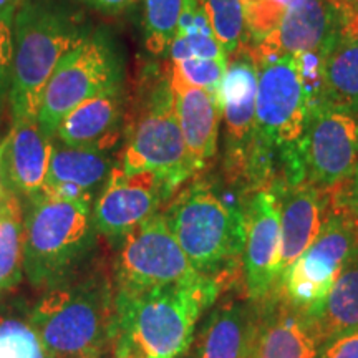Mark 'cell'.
Masks as SVG:
<instances>
[{
  "label": "cell",
  "mask_w": 358,
  "mask_h": 358,
  "mask_svg": "<svg viewBox=\"0 0 358 358\" xmlns=\"http://www.w3.org/2000/svg\"><path fill=\"white\" fill-rule=\"evenodd\" d=\"M118 166L127 174H153L171 192L196 174L179 127L169 70L155 73L143 87Z\"/></svg>",
  "instance_id": "6"
},
{
  "label": "cell",
  "mask_w": 358,
  "mask_h": 358,
  "mask_svg": "<svg viewBox=\"0 0 358 358\" xmlns=\"http://www.w3.org/2000/svg\"><path fill=\"white\" fill-rule=\"evenodd\" d=\"M0 358H45L29 320L0 313Z\"/></svg>",
  "instance_id": "29"
},
{
  "label": "cell",
  "mask_w": 358,
  "mask_h": 358,
  "mask_svg": "<svg viewBox=\"0 0 358 358\" xmlns=\"http://www.w3.org/2000/svg\"><path fill=\"white\" fill-rule=\"evenodd\" d=\"M279 201L280 216V275L310 248L319 236L332 191L297 182L285 185L275 181L271 186Z\"/></svg>",
  "instance_id": "16"
},
{
  "label": "cell",
  "mask_w": 358,
  "mask_h": 358,
  "mask_svg": "<svg viewBox=\"0 0 358 358\" xmlns=\"http://www.w3.org/2000/svg\"><path fill=\"white\" fill-rule=\"evenodd\" d=\"M45 358H92L113 345L115 290L103 277L66 279L45 289L29 313Z\"/></svg>",
  "instance_id": "2"
},
{
  "label": "cell",
  "mask_w": 358,
  "mask_h": 358,
  "mask_svg": "<svg viewBox=\"0 0 358 358\" xmlns=\"http://www.w3.org/2000/svg\"><path fill=\"white\" fill-rule=\"evenodd\" d=\"M24 213L10 189L0 201V295L24 279Z\"/></svg>",
  "instance_id": "25"
},
{
  "label": "cell",
  "mask_w": 358,
  "mask_h": 358,
  "mask_svg": "<svg viewBox=\"0 0 358 358\" xmlns=\"http://www.w3.org/2000/svg\"><path fill=\"white\" fill-rule=\"evenodd\" d=\"M173 192L153 174H127L115 164L93 208L98 234L123 239L128 232L153 217Z\"/></svg>",
  "instance_id": "13"
},
{
  "label": "cell",
  "mask_w": 358,
  "mask_h": 358,
  "mask_svg": "<svg viewBox=\"0 0 358 358\" xmlns=\"http://www.w3.org/2000/svg\"><path fill=\"white\" fill-rule=\"evenodd\" d=\"M294 2L297 0H244L249 47L266 38Z\"/></svg>",
  "instance_id": "30"
},
{
  "label": "cell",
  "mask_w": 358,
  "mask_h": 358,
  "mask_svg": "<svg viewBox=\"0 0 358 358\" xmlns=\"http://www.w3.org/2000/svg\"><path fill=\"white\" fill-rule=\"evenodd\" d=\"M123 120L124 87L120 83L71 110L58 124L55 138L65 146L110 151L120 140Z\"/></svg>",
  "instance_id": "18"
},
{
  "label": "cell",
  "mask_w": 358,
  "mask_h": 358,
  "mask_svg": "<svg viewBox=\"0 0 358 358\" xmlns=\"http://www.w3.org/2000/svg\"><path fill=\"white\" fill-rule=\"evenodd\" d=\"M120 241L111 282L115 292H146L203 277L178 244L164 214H155Z\"/></svg>",
  "instance_id": "11"
},
{
  "label": "cell",
  "mask_w": 358,
  "mask_h": 358,
  "mask_svg": "<svg viewBox=\"0 0 358 358\" xmlns=\"http://www.w3.org/2000/svg\"><path fill=\"white\" fill-rule=\"evenodd\" d=\"M3 159L7 189L30 201L43 192L53 141L40 128L37 120H15Z\"/></svg>",
  "instance_id": "20"
},
{
  "label": "cell",
  "mask_w": 358,
  "mask_h": 358,
  "mask_svg": "<svg viewBox=\"0 0 358 358\" xmlns=\"http://www.w3.org/2000/svg\"><path fill=\"white\" fill-rule=\"evenodd\" d=\"M227 55L249 47L244 0H198Z\"/></svg>",
  "instance_id": "27"
},
{
  "label": "cell",
  "mask_w": 358,
  "mask_h": 358,
  "mask_svg": "<svg viewBox=\"0 0 358 358\" xmlns=\"http://www.w3.org/2000/svg\"><path fill=\"white\" fill-rule=\"evenodd\" d=\"M176 113L187 155L196 173L206 168L217 151L221 106L216 93L186 83L169 69Z\"/></svg>",
  "instance_id": "19"
},
{
  "label": "cell",
  "mask_w": 358,
  "mask_h": 358,
  "mask_svg": "<svg viewBox=\"0 0 358 358\" xmlns=\"http://www.w3.org/2000/svg\"><path fill=\"white\" fill-rule=\"evenodd\" d=\"M285 185L334 191L358 171V111L315 98L297 145L280 156Z\"/></svg>",
  "instance_id": "7"
},
{
  "label": "cell",
  "mask_w": 358,
  "mask_h": 358,
  "mask_svg": "<svg viewBox=\"0 0 358 358\" xmlns=\"http://www.w3.org/2000/svg\"><path fill=\"white\" fill-rule=\"evenodd\" d=\"M185 0H143V30L148 52L168 55Z\"/></svg>",
  "instance_id": "28"
},
{
  "label": "cell",
  "mask_w": 358,
  "mask_h": 358,
  "mask_svg": "<svg viewBox=\"0 0 358 358\" xmlns=\"http://www.w3.org/2000/svg\"><path fill=\"white\" fill-rule=\"evenodd\" d=\"M358 259V222L334 198L319 236L282 272L275 292L306 315L319 308L347 266Z\"/></svg>",
  "instance_id": "9"
},
{
  "label": "cell",
  "mask_w": 358,
  "mask_h": 358,
  "mask_svg": "<svg viewBox=\"0 0 358 358\" xmlns=\"http://www.w3.org/2000/svg\"><path fill=\"white\" fill-rule=\"evenodd\" d=\"M227 64H229V60H222V58L191 57L174 62L169 69L176 77L185 80L186 83L206 88L217 95L224 75H226Z\"/></svg>",
  "instance_id": "31"
},
{
  "label": "cell",
  "mask_w": 358,
  "mask_h": 358,
  "mask_svg": "<svg viewBox=\"0 0 358 358\" xmlns=\"http://www.w3.org/2000/svg\"><path fill=\"white\" fill-rule=\"evenodd\" d=\"M256 96L257 64L252 48L244 47L227 64L217 100L226 128L227 168L248 182L257 158Z\"/></svg>",
  "instance_id": "12"
},
{
  "label": "cell",
  "mask_w": 358,
  "mask_h": 358,
  "mask_svg": "<svg viewBox=\"0 0 358 358\" xmlns=\"http://www.w3.org/2000/svg\"><path fill=\"white\" fill-rule=\"evenodd\" d=\"M90 8H95L103 13H122L128 8H131L138 0H78Z\"/></svg>",
  "instance_id": "36"
},
{
  "label": "cell",
  "mask_w": 358,
  "mask_h": 358,
  "mask_svg": "<svg viewBox=\"0 0 358 358\" xmlns=\"http://www.w3.org/2000/svg\"><path fill=\"white\" fill-rule=\"evenodd\" d=\"M92 199L40 194L24 217V274L37 289H48L73 275L92 248Z\"/></svg>",
  "instance_id": "5"
},
{
  "label": "cell",
  "mask_w": 358,
  "mask_h": 358,
  "mask_svg": "<svg viewBox=\"0 0 358 358\" xmlns=\"http://www.w3.org/2000/svg\"><path fill=\"white\" fill-rule=\"evenodd\" d=\"M315 358H358V329L324 340Z\"/></svg>",
  "instance_id": "33"
},
{
  "label": "cell",
  "mask_w": 358,
  "mask_h": 358,
  "mask_svg": "<svg viewBox=\"0 0 358 358\" xmlns=\"http://www.w3.org/2000/svg\"><path fill=\"white\" fill-rule=\"evenodd\" d=\"M8 136L3 138L0 141V201L3 199V196L7 194V186H6V176H3V159H6V150H7Z\"/></svg>",
  "instance_id": "38"
},
{
  "label": "cell",
  "mask_w": 358,
  "mask_h": 358,
  "mask_svg": "<svg viewBox=\"0 0 358 358\" xmlns=\"http://www.w3.org/2000/svg\"><path fill=\"white\" fill-rule=\"evenodd\" d=\"M317 98L358 111V37L338 35L322 58Z\"/></svg>",
  "instance_id": "23"
},
{
  "label": "cell",
  "mask_w": 358,
  "mask_h": 358,
  "mask_svg": "<svg viewBox=\"0 0 358 358\" xmlns=\"http://www.w3.org/2000/svg\"><path fill=\"white\" fill-rule=\"evenodd\" d=\"M92 358H111V357L106 355V353H101V355H95V357H92Z\"/></svg>",
  "instance_id": "40"
},
{
  "label": "cell",
  "mask_w": 358,
  "mask_h": 358,
  "mask_svg": "<svg viewBox=\"0 0 358 358\" xmlns=\"http://www.w3.org/2000/svg\"><path fill=\"white\" fill-rule=\"evenodd\" d=\"M338 35V13L330 0H297L285 10L275 29L250 48L256 58H324Z\"/></svg>",
  "instance_id": "15"
},
{
  "label": "cell",
  "mask_w": 358,
  "mask_h": 358,
  "mask_svg": "<svg viewBox=\"0 0 358 358\" xmlns=\"http://www.w3.org/2000/svg\"><path fill=\"white\" fill-rule=\"evenodd\" d=\"M168 55L171 64L191 57L229 60V55L224 52L221 43L217 42L198 0H185L182 3L178 29Z\"/></svg>",
  "instance_id": "26"
},
{
  "label": "cell",
  "mask_w": 358,
  "mask_h": 358,
  "mask_svg": "<svg viewBox=\"0 0 358 358\" xmlns=\"http://www.w3.org/2000/svg\"><path fill=\"white\" fill-rule=\"evenodd\" d=\"M113 166V159L106 150L53 143L42 194L65 199H93V192L105 185Z\"/></svg>",
  "instance_id": "21"
},
{
  "label": "cell",
  "mask_w": 358,
  "mask_h": 358,
  "mask_svg": "<svg viewBox=\"0 0 358 358\" xmlns=\"http://www.w3.org/2000/svg\"><path fill=\"white\" fill-rule=\"evenodd\" d=\"M332 194L358 222V171L352 179H348L345 185L334 189Z\"/></svg>",
  "instance_id": "35"
},
{
  "label": "cell",
  "mask_w": 358,
  "mask_h": 358,
  "mask_svg": "<svg viewBox=\"0 0 358 358\" xmlns=\"http://www.w3.org/2000/svg\"><path fill=\"white\" fill-rule=\"evenodd\" d=\"M13 20L0 17V115L8 101L12 85Z\"/></svg>",
  "instance_id": "32"
},
{
  "label": "cell",
  "mask_w": 358,
  "mask_h": 358,
  "mask_svg": "<svg viewBox=\"0 0 358 358\" xmlns=\"http://www.w3.org/2000/svg\"><path fill=\"white\" fill-rule=\"evenodd\" d=\"M219 292L221 284L204 275L146 292H115L113 353L182 357L194 340L196 324Z\"/></svg>",
  "instance_id": "1"
},
{
  "label": "cell",
  "mask_w": 358,
  "mask_h": 358,
  "mask_svg": "<svg viewBox=\"0 0 358 358\" xmlns=\"http://www.w3.org/2000/svg\"><path fill=\"white\" fill-rule=\"evenodd\" d=\"M245 292L252 302H262L275 292L280 279L279 201L272 187H264L250 196L245 206Z\"/></svg>",
  "instance_id": "14"
},
{
  "label": "cell",
  "mask_w": 358,
  "mask_h": 358,
  "mask_svg": "<svg viewBox=\"0 0 358 358\" xmlns=\"http://www.w3.org/2000/svg\"><path fill=\"white\" fill-rule=\"evenodd\" d=\"M92 32L57 0H24L13 17L12 120H37L43 90L66 53Z\"/></svg>",
  "instance_id": "3"
},
{
  "label": "cell",
  "mask_w": 358,
  "mask_h": 358,
  "mask_svg": "<svg viewBox=\"0 0 358 358\" xmlns=\"http://www.w3.org/2000/svg\"><path fill=\"white\" fill-rule=\"evenodd\" d=\"M338 13L340 35L358 37V0H330Z\"/></svg>",
  "instance_id": "34"
},
{
  "label": "cell",
  "mask_w": 358,
  "mask_h": 358,
  "mask_svg": "<svg viewBox=\"0 0 358 358\" xmlns=\"http://www.w3.org/2000/svg\"><path fill=\"white\" fill-rule=\"evenodd\" d=\"M256 145L274 158L302 138L320 78L301 57L256 58Z\"/></svg>",
  "instance_id": "8"
},
{
  "label": "cell",
  "mask_w": 358,
  "mask_h": 358,
  "mask_svg": "<svg viewBox=\"0 0 358 358\" xmlns=\"http://www.w3.org/2000/svg\"><path fill=\"white\" fill-rule=\"evenodd\" d=\"M257 324L259 306L234 299L221 302L201 329L194 358H250Z\"/></svg>",
  "instance_id": "22"
},
{
  "label": "cell",
  "mask_w": 358,
  "mask_h": 358,
  "mask_svg": "<svg viewBox=\"0 0 358 358\" xmlns=\"http://www.w3.org/2000/svg\"><path fill=\"white\" fill-rule=\"evenodd\" d=\"M111 358H141V357L136 355V353H113V357Z\"/></svg>",
  "instance_id": "39"
},
{
  "label": "cell",
  "mask_w": 358,
  "mask_h": 358,
  "mask_svg": "<svg viewBox=\"0 0 358 358\" xmlns=\"http://www.w3.org/2000/svg\"><path fill=\"white\" fill-rule=\"evenodd\" d=\"M22 2H24V0H0V17L13 20L15 12L19 10Z\"/></svg>",
  "instance_id": "37"
},
{
  "label": "cell",
  "mask_w": 358,
  "mask_h": 358,
  "mask_svg": "<svg viewBox=\"0 0 358 358\" xmlns=\"http://www.w3.org/2000/svg\"><path fill=\"white\" fill-rule=\"evenodd\" d=\"M307 317L320 343L334 335L358 329V259L340 272L324 303Z\"/></svg>",
  "instance_id": "24"
},
{
  "label": "cell",
  "mask_w": 358,
  "mask_h": 358,
  "mask_svg": "<svg viewBox=\"0 0 358 358\" xmlns=\"http://www.w3.org/2000/svg\"><path fill=\"white\" fill-rule=\"evenodd\" d=\"M168 227L201 275L222 284L243 266L245 209L217 194L206 181H194L164 213Z\"/></svg>",
  "instance_id": "4"
},
{
  "label": "cell",
  "mask_w": 358,
  "mask_h": 358,
  "mask_svg": "<svg viewBox=\"0 0 358 358\" xmlns=\"http://www.w3.org/2000/svg\"><path fill=\"white\" fill-rule=\"evenodd\" d=\"M259 306L257 334L250 358H315L320 338L306 313L274 292Z\"/></svg>",
  "instance_id": "17"
},
{
  "label": "cell",
  "mask_w": 358,
  "mask_h": 358,
  "mask_svg": "<svg viewBox=\"0 0 358 358\" xmlns=\"http://www.w3.org/2000/svg\"><path fill=\"white\" fill-rule=\"evenodd\" d=\"M179 358H181V357H179ZM186 358H192V357H186Z\"/></svg>",
  "instance_id": "41"
},
{
  "label": "cell",
  "mask_w": 358,
  "mask_h": 358,
  "mask_svg": "<svg viewBox=\"0 0 358 358\" xmlns=\"http://www.w3.org/2000/svg\"><path fill=\"white\" fill-rule=\"evenodd\" d=\"M123 83V60L105 30L90 32L66 53L43 90L37 122L53 138L62 120L103 90Z\"/></svg>",
  "instance_id": "10"
}]
</instances>
